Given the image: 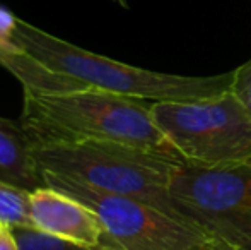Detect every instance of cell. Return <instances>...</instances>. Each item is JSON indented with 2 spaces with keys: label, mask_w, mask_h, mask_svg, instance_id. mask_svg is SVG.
<instances>
[{
  "label": "cell",
  "mask_w": 251,
  "mask_h": 250,
  "mask_svg": "<svg viewBox=\"0 0 251 250\" xmlns=\"http://www.w3.org/2000/svg\"><path fill=\"white\" fill-rule=\"evenodd\" d=\"M21 125L33 144L108 140L179 160L144 100L96 87L47 93L23 87Z\"/></svg>",
  "instance_id": "cell-1"
},
{
  "label": "cell",
  "mask_w": 251,
  "mask_h": 250,
  "mask_svg": "<svg viewBox=\"0 0 251 250\" xmlns=\"http://www.w3.org/2000/svg\"><path fill=\"white\" fill-rule=\"evenodd\" d=\"M0 180L29 192L45 187L34 144L21 122L0 117Z\"/></svg>",
  "instance_id": "cell-9"
},
{
  "label": "cell",
  "mask_w": 251,
  "mask_h": 250,
  "mask_svg": "<svg viewBox=\"0 0 251 250\" xmlns=\"http://www.w3.org/2000/svg\"><path fill=\"white\" fill-rule=\"evenodd\" d=\"M214 237L224 238V240L231 242V244L238 245V247L251 250V226L250 228H239V230H224L215 233Z\"/></svg>",
  "instance_id": "cell-13"
},
{
  "label": "cell",
  "mask_w": 251,
  "mask_h": 250,
  "mask_svg": "<svg viewBox=\"0 0 251 250\" xmlns=\"http://www.w3.org/2000/svg\"><path fill=\"white\" fill-rule=\"evenodd\" d=\"M173 202L208 233L251 226V163L200 168L179 163L169 184Z\"/></svg>",
  "instance_id": "cell-6"
},
{
  "label": "cell",
  "mask_w": 251,
  "mask_h": 250,
  "mask_svg": "<svg viewBox=\"0 0 251 250\" xmlns=\"http://www.w3.org/2000/svg\"><path fill=\"white\" fill-rule=\"evenodd\" d=\"M29 190L0 180V223L10 226H31Z\"/></svg>",
  "instance_id": "cell-10"
},
{
  "label": "cell",
  "mask_w": 251,
  "mask_h": 250,
  "mask_svg": "<svg viewBox=\"0 0 251 250\" xmlns=\"http://www.w3.org/2000/svg\"><path fill=\"white\" fill-rule=\"evenodd\" d=\"M17 19L9 9L0 5V65L9 70L23 87L47 93H63L87 87L79 81L69 76H62L47 69L33 57L19 48L14 41V31L17 28Z\"/></svg>",
  "instance_id": "cell-8"
},
{
  "label": "cell",
  "mask_w": 251,
  "mask_h": 250,
  "mask_svg": "<svg viewBox=\"0 0 251 250\" xmlns=\"http://www.w3.org/2000/svg\"><path fill=\"white\" fill-rule=\"evenodd\" d=\"M34 154L45 171L79 178L104 192L130 197L169 216L192 221L179 213L169 195L171 177L183 163L179 160L108 140L34 144Z\"/></svg>",
  "instance_id": "cell-3"
},
{
  "label": "cell",
  "mask_w": 251,
  "mask_h": 250,
  "mask_svg": "<svg viewBox=\"0 0 251 250\" xmlns=\"http://www.w3.org/2000/svg\"><path fill=\"white\" fill-rule=\"evenodd\" d=\"M0 250H19L12 226L5 223H0Z\"/></svg>",
  "instance_id": "cell-14"
},
{
  "label": "cell",
  "mask_w": 251,
  "mask_h": 250,
  "mask_svg": "<svg viewBox=\"0 0 251 250\" xmlns=\"http://www.w3.org/2000/svg\"><path fill=\"white\" fill-rule=\"evenodd\" d=\"M14 41L29 57L53 72L72 77L87 87L152 103L208 100L231 91L234 81V70L195 77L140 69L87 52L23 19H17Z\"/></svg>",
  "instance_id": "cell-2"
},
{
  "label": "cell",
  "mask_w": 251,
  "mask_h": 250,
  "mask_svg": "<svg viewBox=\"0 0 251 250\" xmlns=\"http://www.w3.org/2000/svg\"><path fill=\"white\" fill-rule=\"evenodd\" d=\"M151 110L183 163L200 168L251 163V117L232 91L201 101L152 103Z\"/></svg>",
  "instance_id": "cell-4"
},
{
  "label": "cell",
  "mask_w": 251,
  "mask_h": 250,
  "mask_svg": "<svg viewBox=\"0 0 251 250\" xmlns=\"http://www.w3.org/2000/svg\"><path fill=\"white\" fill-rule=\"evenodd\" d=\"M113 2H116L120 7H123V9H128V0H113Z\"/></svg>",
  "instance_id": "cell-16"
},
{
  "label": "cell",
  "mask_w": 251,
  "mask_h": 250,
  "mask_svg": "<svg viewBox=\"0 0 251 250\" xmlns=\"http://www.w3.org/2000/svg\"><path fill=\"white\" fill-rule=\"evenodd\" d=\"M45 185L79 199L101 218L108 250H197L212 233L130 197L96 189L79 178L43 170Z\"/></svg>",
  "instance_id": "cell-5"
},
{
  "label": "cell",
  "mask_w": 251,
  "mask_h": 250,
  "mask_svg": "<svg viewBox=\"0 0 251 250\" xmlns=\"http://www.w3.org/2000/svg\"><path fill=\"white\" fill-rule=\"evenodd\" d=\"M12 230L19 244V250H104L84 247V245L48 235L33 226H12Z\"/></svg>",
  "instance_id": "cell-11"
},
{
  "label": "cell",
  "mask_w": 251,
  "mask_h": 250,
  "mask_svg": "<svg viewBox=\"0 0 251 250\" xmlns=\"http://www.w3.org/2000/svg\"><path fill=\"white\" fill-rule=\"evenodd\" d=\"M31 226L91 249H106L108 233L101 218L79 199L48 185L29 194Z\"/></svg>",
  "instance_id": "cell-7"
},
{
  "label": "cell",
  "mask_w": 251,
  "mask_h": 250,
  "mask_svg": "<svg viewBox=\"0 0 251 250\" xmlns=\"http://www.w3.org/2000/svg\"><path fill=\"white\" fill-rule=\"evenodd\" d=\"M197 250H245V249L238 247V245L231 244V242L224 240V238H219L212 235V237Z\"/></svg>",
  "instance_id": "cell-15"
},
{
  "label": "cell",
  "mask_w": 251,
  "mask_h": 250,
  "mask_svg": "<svg viewBox=\"0 0 251 250\" xmlns=\"http://www.w3.org/2000/svg\"><path fill=\"white\" fill-rule=\"evenodd\" d=\"M231 91L245 105L246 111L251 117V58L234 70V81H232Z\"/></svg>",
  "instance_id": "cell-12"
}]
</instances>
